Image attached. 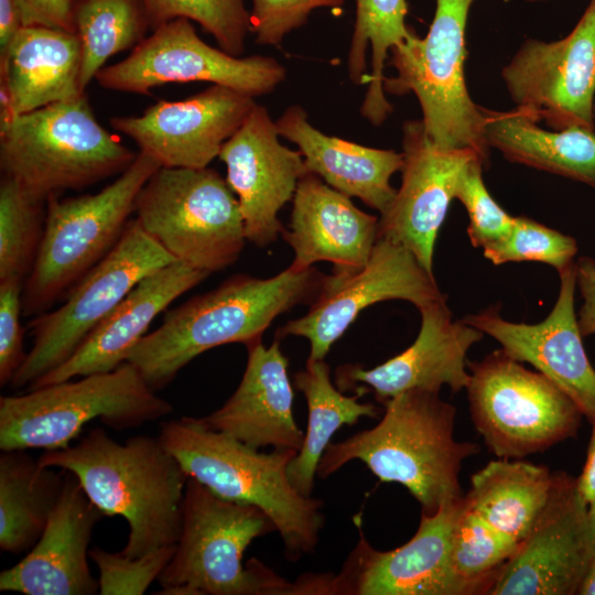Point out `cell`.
Returning <instances> with one entry per match:
<instances>
[{
  "mask_svg": "<svg viewBox=\"0 0 595 595\" xmlns=\"http://www.w3.org/2000/svg\"><path fill=\"white\" fill-rule=\"evenodd\" d=\"M80 73L82 44L76 33L22 26L0 50L1 118L84 94Z\"/></svg>",
  "mask_w": 595,
  "mask_h": 595,
  "instance_id": "4316f807",
  "label": "cell"
},
{
  "mask_svg": "<svg viewBox=\"0 0 595 595\" xmlns=\"http://www.w3.org/2000/svg\"><path fill=\"white\" fill-rule=\"evenodd\" d=\"M379 423L342 442L329 443L317 476L326 478L345 464L363 462L380 482L398 483L433 513L463 496L459 470L464 459L479 452L454 437L456 409L437 392L420 389L385 402Z\"/></svg>",
  "mask_w": 595,
  "mask_h": 595,
  "instance_id": "3957f363",
  "label": "cell"
},
{
  "mask_svg": "<svg viewBox=\"0 0 595 595\" xmlns=\"http://www.w3.org/2000/svg\"><path fill=\"white\" fill-rule=\"evenodd\" d=\"M209 273L173 261L143 278L62 365L28 389L108 372L127 361L154 318Z\"/></svg>",
  "mask_w": 595,
  "mask_h": 595,
  "instance_id": "d4e9b609",
  "label": "cell"
},
{
  "mask_svg": "<svg viewBox=\"0 0 595 595\" xmlns=\"http://www.w3.org/2000/svg\"><path fill=\"white\" fill-rule=\"evenodd\" d=\"M576 266V286L583 299L577 314L582 336L595 335V260L581 257Z\"/></svg>",
  "mask_w": 595,
  "mask_h": 595,
  "instance_id": "ee69618b",
  "label": "cell"
},
{
  "mask_svg": "<svg viewBox=\"0 0 595 595\" xmlns=\"http://www.w3.org/2000/svg\"><path fill=\"white\" fill-rule=\"evenodd\" d=\"M65 470L41 466L26 450L0 455V549L29 552L43 533L60 498Z\"/></svg>",
  "mask_w": 595,
  "mask_h": 595,
  "instance_id": "4dcf8cb0",
  "label": "cell"
},
{
  "mask_svg": "<svg viewBox=\"0 0 595 595\" xmlns=\"http://www.w3.org/2000/svg\"><path fill=\"white\" fill-rule=\"evenodd\" d=\"M560 274V290L548 316L534 324L515 323L488 309L463 321L495 338L513 359L528 363L550 379L591 423L595 421V369L575 313V262Z\"/></svg>",
  "mask_w": 595,
  "mask_h": 595,
  "instance_id": "44dd1931",
  "label": "cell"
},
{
  "mask_svg": "<svg viewBox=\"0 0 595 595\" xmlns=\"http://www.w3.org/2000/svg\"><path fill=\"white\" fill-rule=\"evenodd\" d=\"M256 101L221 85H210L183 100H160L140 116L110 119L160 166L203 169L219 155Z\"/></svg>",
  "mask_w": 595,
  "mask_h": 595,
  "instance_id": "d6986e66",
  "label": "cell"
},
{
  "mask_svg": "<svg viewBox=\"0 0 595 595\" xmlns=\"http://www.w3.org/2000/svg\"><path fill=\"white\" fill-rule=\"evenodd\" d=\"M351 197L307 172L293 196L289 229L282 236L294 252L291 267L333 263L334 274H350L365 267L378 240L379 218L355 206Z\"/></svg>",
  "mask_w": 595,
  "mask_h": 595,
  "instance_id": "cb8c5ba5",
  "label": "cell"
},
{
  "mask_svg": "<svg viewBox=\"0 0 595 595\" xmlns=\"http://www.w3.org/2000/svg\"><path fill=\"white\" fill-rule=\"evenodd\" d=\"M137 155L99 125L85 93L0 120L2 175L45 199L121 174Z\"/></svg>",
  "mask_w": 595,
  "mask_h": 595,
  "instance_id": "8992f818",
  "label": "cell"
},
{
  "mask_svg": "<svg viewBox=\"0 0 595 595\" xmlns=\"http://www.w3.org/2000/svg\"><path fill=\"white\" fill-rule=\"evenodd\" d=\"M356 18L347 56L348 77L367 84L360 107L371 125H382L393 111L383 90L385 64L393 47L415 32L407 25V0H355Z\"/></svg>",
  "mask_w": 595,
  "mask_h": 595,
  "instance_id": "1f68e13d",
  "label": "cell"
},
{
  "mask_svg": "<svg viewBox=\"0 0 595 595\" xmlns=\"http://www.w3.org/2000/svg\"><path fill=\"white\" fill-rule=\"evenodd\" d=\"M175 260L130 219L112 250L86 273L55 310L32 317L33 345L10 386L28 389L66 361L89 333L147 275Z\"/></svg>",
  "mask_w": 595,
  "mask_h": 595,
  "instance_id": "7c38bea8",
  "label": "cell"
},
{
  "mask_svg": "<svg viewBox=\"0 0 595 595\" xmlns=\"http://www.w3.org/2000/svg\"><path fill=\"white\" fill-rule=\"evenodd\" d=\"M587 515L592 531L595 537V497L587 504Z\"/></svg>",
  "mask_w": 595,
  "mask_h": 595,
  "instance_id": "c3c4849f",
  "label": "cell"
},
{
  "mask_svg": "<svg viewBox=\"0 0 595 595\" xmlns=\"http://www.w3.org/2000/svg\"><path fill=\"white\" fill-rule=\"evenodd\" d=\"M475 429L498 458L521 459L573 436L582 412L550 379L502 348L468 363Z\"/></svg>",
  "mask_w": 595,
  "mask_h": 595,
  "instance_id": "8fae6325",
  "label": "cell"
},
{
  "mask_svg": "<svg viewBox=\"0 0 595 595\" xmlns=\"http://www.w3.org/2000/svg\"><path fill=\"white\" fill-rule=\"evenodd\" d=\"M556 473L520 459L491 461L470 478L467 506L518 547L553 493Z\"/></svg>",
  "mask_w": 595,
  "mask_h": 595,
  "instance_id": "f546056e",
  "label": "cell"
},
{
  "mask_svg": "<svg viewBox=\"0 0 595 595\" xmlns=\"http://www.w3.org/2000/svg\"><path fill=\"white\" fill-rule=\"evenodd\" d=\"M512 101L555 130H595V0L573 30L551 42L526 39L502 67Z\"/></svg>",
  "mask_w": 595,
  "mask_h": 595,
  "instance_id": "9a60e30c",
  "label": "cell"
},
{
  "mask_svg": "<svg viewBox=\"0 0 595 595\" xmlns=\"http://www.w3.org/2000/svg\"><path fill=\"white\" fill-rule=\"evenodd\" d=\"M517 549L513 541L470 509L465 499L453 543L454 563L463 576L486 583L490 588L498 570Z\"/></svg>",
  "mask_w": 595,
  "mask_h": 595,
  "instance_id": "8d00e7d4",
  "label": "cell"
},
{
  "mask_svg": "<svg viewBox=\"0 0 595 595\" xmlns=\"http://www.w3.org/2000/svg\"><path fill=\"white\" fill-rule=\"evenodd\" d=\"M23 26L41 25L76 33V0H15Z\"/></svg>",
  "mask_w": 595,
  "mask_h": 595,
  "instance_id": "7bdbcfd3",
  "label": "cell"
},
{
  "mask_svg": "<svg viewBox=\"0 0 595 595\" xmlns=\"http://www.w3.org/2000/svg\"><path fill=\"white\" fill-rule=\"evenodd\" d=\"M483 252L494 264L534 261L549 264L560 273L574 263L577 244L569 235L517 216L510 231Z\"/></svg>",
  "mask_w": 595,
  "mask_h": 595,
  "instance_id": "74e56055",
  "label": "cell"
},
{
  "mask_svg": "<svg viewBox=\"0 0 595 595\" xmlns=\"http://www.w3.org/2000/svg\"><path fill=\"white\" fill-rule=\"evenodd\" d=\"M74 22L82 44L83 91L109 57L138 45L150 28L140 0H76Z\"/></svg>",
  "mask_w": 595,
  "mask_h": 595,
  "instance_id": "836d02e7",
  "label": "cell"
},
{
  "mask_svg": "<svg viewBox=\"0 0 595 595\" xmlns=\"http://www.w3.org/2000/svg\"><path fill=\"white\" fill-rule=\"evenodd\" d=\"M23 26L15 0H0V50L4 48Z\"/></svg>",
  "mask_w": 595,
  "mask_h": 595,
  "instance_id": "f6af8a7d",
  "label": "cell"
},
{
  "mask_svg": "<svg viewBox=\"0 0 595 595\" xmlns=\"http://www.w3.org/2000/svg\"><path fill=\"white\" fill-rule=\"evenodd\" d=\"M176 544L158 548L145 555L129 558L100 548L89 550L99 572V594L142 595L158 580L174 555Z\"/></svg>",
  "mask_w": 595,
  "mask_h": 595,
  "instance_id": "f35d334b",
  "label": "cell"
},
{
  "mask_svg": "<svg viewBox=\"0 0 595 595\" xmlns=\"http://www.w3.org/2000/svg\"><path fill=\"white\" fill-rule=\"evenodd\" d=\"M151 29L184 18L197 22L234 56L245 51L250 32V12L244 0H140Z\"/></svg>",
  "mask_w": 595,
  "mask_h": 595,
  "instance_id": "d590c367",
  "label": "cell"
},
{
  "mask_svg": "<svg viewBox=\"0 0 595 595\" xmlns=\"http://www.w3.org/2000/svg\"><path fill=\"white\" fill-rule=\"evenodd\" d=\"M345 0H252L250 32L260 45H280L285 35L304 25L321 8H339Z\"/></svg>",
  "mask_w": 595,
  "mask_h": 595,
  "instance_id": "60d3db41",
  "label": "cell"
},
{
  "mask_svg": "<svg viewBox=\"0 0 595 595\" xmlns=\"http://www.w3.org/2000/svg\"><path fill=\"white\" fill-rule=\"evenodd\" d=\"M279 136L268 110L256 104L218 155L238 199L246 238L261 248L282 235L279 212L309 172L301 152L283 145Z\"/></svg>",
  "mask_w": 595,
  "mask_h": 595,
  "instance_id": "ffe728a7",
  "label": "cell"
},
{
  "mask_svg": "<svg viewBox=\"0 0 595 595\" xmlns=\"http://www.w3.org/2000/svg\"><path fill=\"white\" fill-rule=\"evenodd\" d=\"M173 558L158 578L161 595L301 594L261 562L242 558L257 538L275 530L260 508L224 499L188 477Z\"/></svg>",
  "mask_w": 595,
  "mask_h": 595,
  "instance_id": "5b68a950",
  "label": "cell"
},
{
  "mask_svg": "<svg viewBox=\"0 0 595 595\" xmlns=\"http://www.w3.org/2000/svg\"><path fill=\"white\" fill-rule=\"evenodd\" d=\"M46 201L18 181L0 182V281L25 282L44 232Z\"/></svg>",
  "mask_w": 595,
  "mask_h": 595,
  "instance_id": "e575fe53",
  "label": "cell"
},
{
  "mask_svg": "<svg viewBox=\"0 0 595 595\" xmlns=\"http://www.w3.org/2000/svg\"><path fill=\"white\" fill-rule=\"evenodd\" d=\"M159 437L188 477L220 498L263 510L280 533L288 559L314 552L324 523L323 501L291 485L288 466L298 451L262 453L191 416L162 423Z\"/></svg>",
  "mask_w": 595,
  "mask_h": 595,
  "instance_id": "277c9868",
  "label": "cell"
},
{
  "mask_svg": "<svg viewBox=\"0 0 595 595\" xmlns=\"http://www.w3.org/2000/svg\"><path fill=\"white\" fill-rule=\"evenodd\" d=\"M464 496L433 513L422 511L415 534L393 550H375L361 534L340 574L324 576L325 594H488L489 585L463 576L453 559Z\"/></svg>",
  "mask_w": 595,
  "mask_h": 595,
  "instance_id": "5bb4252c",
  "label": "cell"
},
{
  "mask_svg": "<svg viewBox=\"0 0 595 595\" xmlns=\"http://www.w3.org/2000/svg\"><path fill=\"white\" fill-rule=\"evenodd\" d=\"M133 213L175 260L207 273L234 264L247 240L236 195L208 166H160L140 190Z\"/></svg>",
  "mask_w": 595,
  "mask_h": 595,
  "instance_id": "30bf717a",
  "label": "cell"
},
{
  "mask_svg": "<svg viewBox=\"0 0 595 595\" xmlns=\"http://www.w3.org/2000/svg\"><path fill=\"white\" fill-rule=\"evenodd\" d=\"M485 164L480 158L469 164L455 195V199L464 205L468 214L467 235L470 244L482 249L506 236L515 220V217L500 207L486 188L483 180Z\"/></svg>",
  "mask_w": 595,
  "mask_h": 595,
  "instance_id": "ab89813d",
  "label": "cell"
},
{
  "mask_svg": "<svg viewBox=\"0 0 595 595\" xmlns=\"http://www.w3.org/2000/svg\"><path fill=\"white\" fill-rule=\"evenodd\" d=\"M489 148L507 160L584 183L595 188V130H547L529 110L483 109Z\"/></svg>",
  "mask_w": 595,
  "mask_h": 595,
  "instance_id": "f1b7e54d",
  "label": "cell"
},
{
  "mask_svg": "<svg viewBox=\"0 0 595 595\" xmlns=\"http://www.w3.org/2000/svg\"><path fill=\"white\" fill-rule=\"evenodd\" d=\"M581 497L588 504L595 497V421L592 422V434L583 470L576 478Z\"/></svg>",
  "mask_w": 595,
  "mask_h": 595,
  "instance_id": "bcb514c9",
  "label": "cell"
},
{
  "mask_svg": "<svg viewBox=\"0 0 595 595\" xmlns=\"http://www.w3.org/2000/svg\"><path fill=\"white\" fill-rule=\"evenodd\" d=\"M37 463L73 473L105 517L127 521L122 554L138 558L176 544L188 476L159 436L118 443L95 428L75 445L44 451Z\"/></svg>",
  "mask_w": 595,
  "mask_h": 595,
  "instance_id": "6da1fadb",
  "label": "cell"
},
{
  "mask_svg": "<svg viewBox=\"0 0 595 595\" xmlns=\"http://www.w3.org/2000/svg\"><path fill=\"white\" fill-rule=\"evenodd\" d=\"M446 299L433 273L402 245L378 237L365 267L354 273L325 275L320 293L302 317L289 321L275 338L301 336L310 359H324L359 313L378 302L403 300L418 310Z\"/></svg>",
  "mask_w": 595,
  "mask_h": 595,
  "instance_id": "2e32d148",
  "label": "cell"
},
{
  "mask_svg": "<svg viewBox=\"0 0 595 595\" xmlns=\"http://www.w3.org/2000/svg\"><path fill=\"white\" fill-rule=\"evenodd\" d=\"M578 595H595V549L577 591Z\"/></svg>",
  "mask_w": 595,
  "mask_h": 595,
  "instance_id": "7dc6e473",
  "label": "cell"
},
{
  "mask_svg": "<svg viewBox=\"0 0 595 595\" xmlns=\"http://www.w3.org/2000/svg\"><path fill=\"white\" fill-rule=\"evenodd\" d=\"M421 326L415 340L405 350L371 369L346 365L336 371L339 388L357 383L356 393L374 391L379 402L408 390L440 392L448 386L453 392L466 389L470 374L467 353L484 333L465 323L454 321L446 299L420 309Z\"/></svg>",
  "mask_w": 595,
  "mask_h": 595,
  "instance_id": "7402d4cb",
  "label": "cell"
},
{
  "mask_svg": "<svg viewBox=\"0 0 595 595\" xmlns=\"http://www.w3.org/2000/svg\"><path fill=\"white\" fill-rule=\"evenodd\" d=\"M104 517L77 477L65 470L60 498L43 533L21 561L0 573V591L25 595L99 593V582L88 565V545Z\"/></svg>",
  "mask_w": 595,
  "mask_h": 595,
  "instance_id": "603a6c76",
  "label": "cell"
},
{
  "mask_svg": "<svg viewBox=\"0 0 595 595\" xmlns=\"http://www.w3.org/2000/svg\"><path fill=\"white\" fill-rule=\"evenodd\" d=\"M527 2L534 3V2H543L548 0H526Z\"/></svg>",
  "mask_w": 595,
  "mask_h": 595,
  "instance_id": "681fc988",
  "label": "cell"
},
{
  "mask_svg": "<svg viewBox=\"0 0 595 595\" xmlns=\"http://www.w3.org/2000/svg\"><path fill=\"white\" fill-rule=\"evenodd\" d=\"M594 549L587 502L577 490L576 478L559 472L544 510L498 570L488 594H577Z\"/></svg>",
  "mask_w": 595,
  "mask_h": 595,
  "instance_id": "e0dca14e",
  "label": "cell"
},
{
  "mask_svg": "<svg viewBox=\"0 0 595 595\" xmlns=\"http://www.w3.org/2000/svg\"><path fill=\"white\" fill-rule=\"evenodd\" d=\"M477 0H436L433 21L424 37L415 33L390 51L396 76L383 78L390 95L414 94L422 122L441 149H472L486 161L484 108L470 98L464 65L466 25Z\"/></svg>",
  "mask_w": 595,
  "mask_h": 595,
  "instance_id": "9c48e42d",
  "label": "cell"
},
{
  "mask_svg": "<svg viewBox=\"0 0 595 595\" xmlns=\"http://www.w3.org/2000/svg\"><path fill=\"white\" fill-rule=\"evenodd\" d=\"M294 385L306 400L309 422L303 445L288 466V477L301 495L310 497L320 461L335 432L360 418H377L380 409L359 402V393L348 397L336 389L324 359L307 358L305 368L294 375Z\"/></svg>",
  "mask_w": 595,
  "mask_h": 595,
  "instance_id": "d6a6232c",
  "label": "cell"
},
{
  "mask_svg": "<svg viewBox=\"0 0 595 595\" xmlns=\"http://www.w3.org/2000/svg\"><path fill=\"white\" fill-rule=\"evenodd\" d=\"M173 412L128 361L108 371L82 376L0 398V448L45 451L71 445L95 419L122 431Z\"/></svg>",
  "mask_w": 595,
  "mask_h": 595,
  "instance_id": "52a82bcc",
  "label": "cell"
},
{
  "mask_svg": "<svg viewBox=\"0 0 595 595\" xmlns=\"http://www.w3.org/2000/svg\"><path fill=\"white\" fill-rule=\"evenodd\" d=\"M402 153L401 185L379 217L378 237L402 245L433 273L435 240L459 181L473 161H487L472 149L439 148L421 119L403 123Z\"/></svg>",
  "mask_w": 595,
  "mask_h": 595,
  "instance_id": "ac0fdd59",
  "label": "cell"
},
{
  "mask_svg": "<svg viewBox=\"0 0 595 595\" xmlns=\"http://www.w3.org/2000/svg\"><path fill=\"white\" fill-rule=\"evenodd\" d=\"M275 125L279 134L299 148L310 173L380 215L389 208L397 193L390 178L403 167L402 152L325 134L310 123L299 105L288 107Z\"/></svg>",
  "mask_w": 595,
  "mask_h": 595,
  "instance_id": "83f0119b",
  "label": "cell"
},
{
  "mask_svg": "<svg viewBox=\"0 0 595 595\" xmlns=\"http://www.w3.org/2000/svg\"><path fill=\"white\" fill-rule=\"evenodd\" d=\"M594 121H595V105H594Z\"/></svg>",
  "mask_w": 595,
  "mask_h": 595,
  "instance_id": "f907efd6",
  "label": "cell"
},
{
  "mask_svg": "<svg viewBox=\"0 0 595 595\" xmlns=\"http://www.w3.org/2000/svg\"><path fill=\"white\" fill-rule=\"evenodd\" d=\"M325 275L315 268L261 279L236 274L165 313L127 361L155 392L167 386L195 357L214 347L261 339L274 318L302 303H312Z\"/></svg>",
  "mask_w": 595,
  "mask_h": 595,
  "instance_id": "7a4b0ae2",
  "label": "cell"
},
{
  "mask_svg": "<svg viewBox=\"0 0 595 595\" xmlns=\"http://www.w3.org/2000/svg\"><path fill=\"white\" fill-rule=\"evenodd\" d=\"M23 282L0 281V386L10 385L24 363L28 353L23 347L21 325Z\"/></svg>",
  "mask_w": 595,
  "mask_h": 595,
  "instance_id": "b9f144b4",
  "label": "cell"
},
{
  "mask_svg": "<svg viewBox=\"0 0 595 595\" xmlns=\"http://www.w3.org/2000/svg\"><path fill=\"white\" fill-rule=\"evenodd\" d=\"M160 167L139 152L112 183L95 194L48 196L43 238L32 271L23 284V316L52 306L117 245L134 212L136 198Z\"/></svg>",
  "mask_w": 595,
  "mask_h": 595,
  "instance_id": "ba28073f",
  "label": "cell"
},
{
  "mask_svg": "<svg viewBox=\"0 0 595 595\" xmlns=\"http://www.w3.org/2000/svg\"><path fill=\"white\" fill-rule=\"evenodd\" d=\"M286 71L271 56H234L205 43L190 20L178 18L153 30L129 56L102 67L98 84L122 93L149 94L165 84L207 82L258 97L272 93Z\"/></svg>",
  "mask_w": 595,
  "mask_h": 595,
  "instance_id": "4fadbf2b",
  "label": "cell"
},
{
  "mask_svg": "<svg viewBox=\"0 0 595 595\" xmlns=\"http://www.w3.org/2000/svg\"><path fill=\"white\" fill-rule=\"evenodd\" d=\"M248 359L231 397L216 411L199 418L207 428L223 432L253 448L300 451L305 433L293 416V389L289 359L275 338L266 347L261 339L246 345Z\"/></svg>",
  "mask_w": 595,
  "mask_h": 595,
  "instance_id": "484cf974",
  "label": "cell"
}]
</instances>
